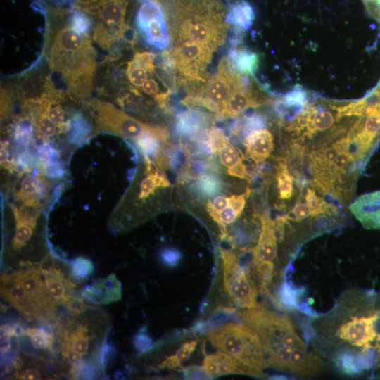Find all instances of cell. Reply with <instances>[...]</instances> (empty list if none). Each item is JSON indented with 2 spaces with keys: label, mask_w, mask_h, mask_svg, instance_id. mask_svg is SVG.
Instances as JSON below:
<instances>
[{
  "label": "cell",
  "mask_w": 380,
  "mask_h": 380,
  "mask_svg": "<svg viewBox=\"0 0 380 380\" xmlns=\"http://www.w3.org/2000/svg\"><path fill=\"white\" fill-rule=\"evenodd\" d=\"M247 156L255 163L265 160L274 150V137L267 129L253 130L245 138Z\"/></svg>",
  "instance_id": "44dd1931"
},
{
  "label": "cell",
  "mask_w": 380,
  "mask_h": 380,
  "mask_svg": "<svg viewBox=\"0 0 380 380\" xmlns=\"http://www.w3.org/2000/svg\"><path fill=\"white\" fill-rule=\"evenodd\" d=\"M227 59L237 73L252 74L257 65V56L246 51L232 50Z\"/></svg>",
  "instance_id": "484cf974"
},
{
  "label": "cell",
  "mask_w": 380,
  "mask_h": 380,
  "mask_svg": "<svg viewBox=\"0 0 380 380\" xmlns=\"http://www.w3.org/2000/svg\"><path fill=\"white\" fill-rule=\"evenodd\" d=\"M94 272L92 262L87 258L78 257L71 264V276L75 280H83Z\"/></svg>",
  "instance_id": "d590c367"
},
{
  "label": "cell",
  "mask_w": 380,
  "mask_h": 380,
  "mask_svg": "<svg viewBox=\"0 0 380 380\" xmlns=\"http://www.w3.org/2000/svg\"><path fill=\"white\" fill-rule=\"evenodd\" d=\"M67 308L73 314L79 315L84 311L87 305L82 298L70 296L65 303Z\"/></svg>",
  "instance_id": "f6af8a7d"
},
{
  "label": "cell",
  "mask_w": 380,
  "mask_h": 380,
  "mask_svg": "<svg viewBox=\"0 0 380 380\" xmlns=\"http://www.w3.org/2000/svg\"><path fill=\"white\" fill-rule=\"evenodd\" d=\"M348 208L364 228L380 230V190L358 196Z\"/></svg>",
  "instance_id": "9a60e30c"
},
{
  "label": "cell",
  "mask_w": 380,
  "mask_h": 380,
  "mask_svg": "<svg viewBox=\"0 0 380 380\" xmlns=\"http://www.w3.org/2000/svg\"><path fill=\"white\" fill-rule=\"evenodd\" d=\"M89 338L87 328L80 325L70 336H65L63 345L70 347L81 355H86L89 350Z\"/></svg>",
  "instance_id": "f546056e"
},
{
  "label": "cell",
  "mask_w": 380,
  "mask_h": 380,
  "mask_svg": "<svg viewBox=\"0 0 380 380\" xmlns=\"http://www.w3.org/2000/svg\"><path fill=\"white\" fill-rule=\"evenodd\" d=\"M220 252L223 284L229 297L241 308H251L257 306V288L248 271L240 265L232 251L221 248Z\"/></svg>",
  "instance_id": "ba28073f"
},
{
  "label": "cell",
  "mask_w": 380,
  "mask_h": 380,
  "mask_svg": "<svg viewBox=\"0 0 380 380\" xmlns=\"http://www.w3.org/2000/svg\"><path fill=\"white\" fill-rule=\"evenodd\" d=\"M208 144L212 151H217L220 162L227 169L229 175L241 179L249 178L240 152L220 131L213 129L209 133Z\"/></svg>",
  "instance_id": "4fadbf2b"
},
{
  "label": "cell",
  "mask_w": 380,
  "mask_h": 380,
  "mask_svg": "<svg viewBox=\"0 0 380 380\" xmlns=\"http://www.w3.org/2000/svg\"><path fill=\"white\" fill-rule=\"evenodd\" d=\"M341 117L338 109L335 113L331 110L311 106L299 115L292 127L298 132L303 131L305 136L311 137L331 128Z\"/></svg>",
  "instance_id": "5bb4252c"
},
{
  "label": "cell",
  "mask_w": 380,
  "mask_h": 380,
  "mask_svg": "<svg viewBox=\"0 0 380 380\" xmlns=\"http://www.w3.org/2000/svg\"><path fill=\"white\" fill-rule=\"evenodd\" d=\"M376 312L377 310L366 316L353 317L338 329V336L362 349L374 350L380 357L375 324Z\"/></svg>",
  "instance_id": "8fae6325"
},
{
  "label": "cell",
  "mask_w": 380,
  "mask_h": 380,
  "mask_svg": "<svg viewBox=\"0 0 380 380\" xmlns=\"http://www.w3.org/2000/svg\"><path fill=\"white\" fill-rule=\"evenodd\" d=\"M95 56L89 34L79 32L70 25L55 33L48 54L49 64L61 74L70 91L82 97L91 89Z\"/></svg>",
  "instance_id": "7a4b0ae2"
},
{
  "label": "cell",
  "mask_w": 380,
  "mask_h": 380,
  "mask_svg": "<svg viewBox=\"0 0 380 380\" xmlns=\"http://www.w3.org/2000/svg\"><path fill=\"white\" fill-rule=\"evenodd\" d=\"M202 367L213 378L230 374L251 375L248 369L234 357L220 350L205 355Z\"/></svg>",
  "instance_id": "d6986e66"
},
{
  "label": "cell",
  "mask_w": 380,
  "mask_h": 380,
  "mask_svg": "<svg viewBox=\"0 0 380 380\" xmlns=\"http://www.w3.org/2000/svg\"><path fill=\"white\" fill-rule=\"evenodd\" d=\"M339 369L348 374L353 375L363 372L358 353L346 352L336 359Z\"/></svg>",
  "instance_id": "d6a6232c"
},
{
  "label": "cell",
  "mask_w": 380,
  "mask_h": 380,
  "mask_svg": "<svg viewBox=\"0 0 380 380\" xmlns=\"http://www.w3.org/2000/svg\"><path fill=\"white\" fill-rule=\"evenodd\" d=\"M229 201V196H218L207 203V210L210 215L217 213L225 208Z\"/></svg>",
  "instance_id": "ee69618b"
},
{
  "label": "cell",
  "mask_w": 380,
  "mask_h": 380,
  "mask_svg": "<svg viewBox=\"0 0 380 380\" xmlns=\"http://www.w3.org/2000/svg\"><path fill=\"white\" fill-rule=\"evenodd\" d=\"M260 102L251 90L246 87L244 80L230 94L222 110L217 113L221 119L239 115L249 108L257 106Z\"/></svg>",
  "instance_id": "ffe728a7"
},
{
  "label": "cell",
  "mask_w": 380,
  "mask_h": 380,
  "mask_svg": "<svg viewBox=\"0 0 380 380\" xmlns=\"http://www.w3.org/2000/svg\"><path fill=\"white\" fill-rule=\"evenodd\" d=\"M253 20L251 5L245 1L238 0L229 6L226 21L229 25L248 29Z\"/></svg>",
  "instance_id": "d4e9b609"
},
{
  "label": "cell",
  "mask_w": 380,
  "mask_h": 380,
  "mask_svg": "<svg viewBox=\"0 0 380 380\" xmlns=\"http://www.w3.org/2000/svg\"><path fill=\"white\" fill-rule=\"evenodd\" d=\"M31 205L16 208L12 205L16 221L13 247L19 250L30 239L37 224L39 211L31 210Z\"/></svg>",
  "instance_id": "7402d4cb"
},
{
  "label": "cell",
  "mask_w": 380,
  "mask_h": 380,
  "mask_svg": "<svg viewBox=\"0 0 380 380\" xmlns=\"http://www.w3.org/2000/svg\"><path fill=\"white\" fill-rule=\"evenodd\" d=\"M261 230L253 252L254 266L260 282L267 286L272 280L277 254L275 222L268 213L260 218Z\"/></svg>",
  "instance_id": "30bf717a"
},
{
  "label": "cell",
  "mask_w": 380,
  "mask_h": 380,
  "mask_svg": "<svg viewBox=\"0 0 380 380\" xmlns=\"http://www.w3.org/2000/svg\"><path fill=\"white\" fill-rule=\"evenodd\" d=\"M297 296V291L294 290L287 283H284L281 289L279 297L281 302L283 305H285L287 308H293L296 305V298Z\"/></svg>",
  "instance_id": "ab89813d"
},
{
  "label": "cell",
  "mask_w": 380,
  "mask_h": 380,
  "mask_svg": "<svg viewBox=\"0 0 380 380\" xmlns=\"http://www.w3.org/2000/svg\"><path fill=\"white\" fill-rule=\"evenodd\" d=\"M239 315L258 335L267 365L301 376L312 375L319 369L320 360L307 350L286 316L258 305L246 308Z\"/></svg>",
  "instance_id": "6da1fadb"
},
{
  "label": "cell",
  "mask_w": 380,
  "mask_h": 380,
  "mask_svg": "<svg viewBox=\"0 0 380 380\" xmlns=\"http://www.w3.org/2000/svg\"><path fill=\"white\" fill-rule=\"evenodd\" d=\"M278 197L281 200L290 199L293 193V177L284 162H279L276 173Z\"/></svg>",
  "instance_id": "83f0119b"
},
{
  "label": "cell",
  "mask_w": 380,
  "mask_h": 380,
  "mask_svg": "<svg viewBox=\"0 0 380 380\" xmlns=\"http://www.w3.org/2000/svg\"><path fill=\"white\" fill-rule=\"evenodd\" d=\"M250 195V191L229 196L228 205L217 213L210 215L212 218L218 224L223 234L226 232V226L236 221L241 215L246 198Z\"/></svg>",
  "instance_id": "cb8c5ba5"
},
{
  "label": "cell",
  "mask_w": 380,
  "mask_h": 380,
  "mask_svg": "<svg viewBox=\"0 0 380 380\" xmlns=\"http://www.w3.org/2000/svg\"><path fill=\"white\" fill-rule=\"evenodd\" d=\"M161 261L168 267L177 265L181 260V253L175 248H166L160 253Z\"/></svg>",
  "instance_id": "f35d334b"
},
{
  "label": "cell",
  "mask_w": 380,
  "mask_h": 380,
  "mask_svg": "<svg viewBox=\"0 0 380 380\" xmlns=\"http://www.w3.org/2000/svg\"><path fill=\"white\" fill-rule=\"evenodd\" d=\"M199 189L206 194H213L217 192L220 187V184L216 179L208 176H202L198 182Z\"/></svg>",
  "instance_id": "b9f144b4"
},
{
  "label": "cell",
  "mask_w": 380,
  "mask_h": 380,
  "mask_svg": "<svg viewBox=\"0 0 380 380\" xmlns=\"http://www.w3.org/2000/svg\"><path fill=\"white\" fill-rule=\"evenodd\" d=\"M136 23L149 44L160 49H165L169 46L168 25L158 0L143 1L137 13Z\"/></svg>",
  "instance_id": "9c48e42d"
},
{
  "label": "cell",
  "mask_w": 380,
  "mask_h": 380,
  "mask_svg": "<svg viewBox=\"0 0 380 380\" xmlns=\"http://www.w3.org/2000/svg\"><path fill=\"white\" fill-rule=\"evenodd\" d=\"M291 213L292 219L299 221L310 216L311 210L307 203L298 202L294 205Z\"/></svg>",
  "instance_id": "bcb514c9"
},
{
  "label": "cell",
  "mask_w": 380,
  "mask_h": 380,
  "mask_svg": "<svg viewBox=\"0 0 380 380\" xmlns=\"http://www.w3.org/2000/svg\"><path fill=\"white\" fill-rule=\"evenodd\" d=\"M1 296L26 317H33L37 311L23 285L13 275L1 277Z\"/></svg>",
  "instance_id": "ac0fdd59"
},
{
  "label": "cell",
  "mask_w": 380,
  "mask_h": 380,
  "mask_svg": "<svg viewBox=\"0 0 380 380\" xmlns=\"http://www.w3.org/2000/svg\"><path fill=\"white\" fill-rule=\"evenodd\" d=\"M39 179L37 175H27L21 181L18 197L25 200L26 205H32V201L40 189Z\"/></svg>",
  "instance_id": "1f68e13d"
},
{
  "label": "cell",
  "mask_w": 380,
  "mask_h": 380,
  "mask_svg": "<svg viewBox=\"0 0 380 380\" xmlns=\"http://www.w3.org/2000/svg\"><path fill=\"white\" fill-rule=\"evenodd\" d=\"M25 289L32 305L38 314L45 311L52 315L56 303L48 293L45 284H43L39 270L34 267L20 270L13 274Z\"/></svg>",
  "instance_id": "7c38bea8"
},
{
  "label": "cell",
  "mask_w": 380,
  "mask_h": 380,
  "mask_svg": "<svg viewBox=\"0 0 380 380\" xmlns=\"http://www.w3.org/2000/svg\"><path fill=\"white\" fill-rule=\"evenodd\" d=\"M184 376L186 379H211L213 377L203 367L189 366L182 369Z\"/></svg>",
  "instance_id": "60d3db41"
},
{
  "label": "cell",
  "mask_w": 380,
  "mask_h": 380,
  "mask_svg": "<svg viewBox=\"0 0 380 380\" xmlns=\"http://www.w3.org/2000/svg\"><path fill=\"white\" fill-rule=\"evenodd\" d=\"M70 25L79 32L89 34L91 23L87 15L81 11H75L70 17Z\"/></svg>",
  "instance_id": "74e56055"
},
{
  "label": "cell",
  "mask_w": 380,
  "mask_h": 380,
  "mask_svg": "<svg viewBox=\"0 0 380 380\" xmlns=\"http://www.w3.org/2000/svg\"><path fill=\"white\" fill-rule=\"evenodd\" d=\"M169 186L170 182L163 175L157 171L151 172L140 184L139 198L145 199L154 194L158 189Z\"/></svg>",
  "instance_id": "4dcf8cb0"
},
{
  "label": "cell",
  "mask_w": 380,
  "mask_h": 380,
  "mask_svg": "<svg viewBox=\"0 0 380 380\" xmlns=\"http://www.w3.org/2000/svg\"><path fill=\"white\" fill-rule=\"evenodd\" d=\"M82 294L87 300L97 305L117 302L122 297L121 283L115 274H111L85 288Z\"/></svg>",
  "instance_id": "2e32d148"
},
{
  "label": "cell",
  "mask_w": 380,
  "mask_h": 380,
  "mask_svg": "<svg viewBox=\"0 0 380 380\" xmlns=\"http://www.w3.org/2000/svg\"><path fill=\"white\" fill-rule=\"evenodd\" d=\"M25 334L30 338L31 343L37 349H50L53 341V336L51 333L43 329L28 328Z\"/></svg>",
  "instance_id": "836d02e7"
},
{
  "label": "cell",
  "mask_w": 380,
  "mask_h": 380,
  "mask_svg": "<svg viewBox=\"0 0 380 380\" xmlns=\"http://www.w3.org/2000/svg\"><path fill=\"white\" fill-rule=\"evenodd\" d=\"M71 137L75 139L82 138L89 133V126L85 119L80 113L73 115L70 121Z\"/></svg>",
  "instance_id": "8d00e7d4"
},
{
  "label": "cell",
  "mask_w": 380,
  "mask_h": 380,
  "mask_svg": "<svg viewBox=\"0 0 380 380\" xmlns=\"http://www.w3.org/2000/svg\"><path fill=\"white\" fill-rule=\"evenodd\" d=\"M203 116L200 113L189 110L177 117V130L184 134H194L201 127Z\"/></svg>",
  "instance_id": "f1b7e54d"
},
{
  "label": "cell",
  "mask_w": 380,
  "mask_h": 380,
  "mask_svg": "<svg viewBox=\"0 0 380 380\" xmlns=\"http://www.w3.org/2000/svg\"><path fill=\"white\" fill-rule=\"evenodd\" d=\"M306 203L310 208L311 216H317L327 213L329 209V205L321 196L316 194L315 190L308 188L305 194Z\"/></svg>",
  "instance_id": "e575fe53"
},
{
  "label": "cell",
  "mask_w": 380,
  "mask_h": 380,
  "mask_svg": "<svg viewBox=\"0 0 380 380\" xmlns=\"http://www.w3.org/2000/svg\"><path fill=\"white\" fill-rule=\"evenodd\" d=\"M92 106L99 127L123 138L137 140L148 134L167 136L163 128L143 123L111 103L96 100Z\"/></svg>",
  "instance_id": "52a82bcc"
},
{
  "label": "cell",
  "mask_w": 380,
  "mask_h": 380,
  "mask_svg": "<svg viewBox=\"0 0 380 380\" xmlns=\"http://www.w3.org/2000/svg\"><path fill=\"white\" fill-rule=\"evenodd\" d=\"M135 348L141 352H145L153 346V341L150 336L146 332H139L133 339Z\"/></svg>",
  "instance_id": "7bdbcfd3"
},
{
  "label": "cell",
  "mask_w": 380,
  "mask_h": 380,
  "mask_svg": "<svg viewBox=\"0 0 380 380\" xmlns=\"http://www.w3.org/2000/svg\"><path fill=\"white\" fill-rule=\"evenodd\" d=\"M17 376L21 379H42V374L35 367L27 368L20 372Z\"/></svg>",
  "instance_id": "7dc6e473"
},
{
  "label": "cell",
  "mask_w": 380,
  "mask_h": 380,
  "mask_svg": "<svg viewBox=\"0 0 380 380\" xmlns=\"http://www.w3.org/2000/svg\"><path fill=\"white\" fill-rule=\"evenodd\" d=\"M44 284L52 299L57 303L65 304L71 296L69 290L75 284L65 279L60 270L56 268L42 269Z\"/></svg>",
  "instance_id": "603a6c76"
},
{
  "label": "cell",
  "mask_w": 380,
  "mask_h": 380,
  "mask_svg": "<svg viewBox=\"0 0 380 380\" xmlns=\"http://www.w3.org/2000/svg\"><path fill=\"white\" fill-rule=\"evenodd\" d=\"M129 0H95L90 9L94 10L96 25L93 38L100 46L110 49L125 35L126 11Z\"/></svg>",
  "instance_id": "8992f818"
},
{
  "label": "cell",
  "mask_w": 380,
  "mask_h": 380,
  "mask_svg": "<svg viewBox=\"0 0 380 380\" xmlns=\"http://www.w3.org/2000/svg\"><path fill=\"white\" fill-rule=\"evenodd\" d=\"M198 343V340H192L183 343L174 355L168 356L159 365L158 367L172 369L182 368V363L190 357Z\"/></svg>",
  "instance_id": "4316f807"
},
{
  "label": "cell",
  "mask_w": 380,
  "mask_h": 380,
  "mask_svg": "<svg viewBox=\"0 0 380 380\" xmlns=\"http://www.w3.org/2000/svg\"><path fill=\"white\" fill-rule=\"evenodd\" d=\"M361 165L348 134L310 155L309 167L315 186L342 202L351 197Z\"/></svg>",
  "instance_id": "3957f363"
},
{
  "label": "cell",
  "mask_w": 380,
  "mask_h": 380,
  "mask_svg": "<svg viewBox=\"0 0 380 380\" xmlns=\"http://www.w3.org/2000/svg\"><path fill=\"white\" fill-rule=\"evenodd\" d=\"M211 344L246 367L251 376H262L267 365L265 352L257 333L247 325L227 322L208 334Z\"/></svg>",
  "instance_id": "277c9868"
},
{
  "label": "cell",
  "mask_w": 380,
  "mask_h": 380,
  "mask_svg": "<svg viewBox=\"0 0 380 380\" xmlns=\"http://www.w3.org/2000/svg\"><path fill=\"white\" fill-rule=\"evenodd\" d=\"M243 80L241 75L234 70L227 57H224L220 61L217 73L203 82L201 88L191 93L184 101L218 113Z\"/></svg>",
  "instance_id": "5b68a950"
},
{
  "label": "cell",
  "mask_w": 380,
  "mask_h": 380,
  "mask_svg": "<svg viewBox=\"0 0 380 380\" xmlns=\"http://www.w3.org/2000/svg\"><path fill=\"white\" fill-rule=\"evenodd\" d=\"M155 72L154 55L150 52H137L128 62L127 76L134 91L141 93L144 82Z\"/></svg>",
  "instance_id": "e0dca14e"
}]
</instances>
